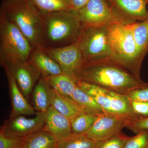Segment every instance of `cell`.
<instances>
[{"mask_svg": "<svg viewBox=\"0 0 148 148\" xmlns=\"http://www.w3.org/2000/svg\"><path fill=\"white\" fill-rule=\"evenodd\" d=\"M29 60L39 71L42 77L63 73L59 65L46 53L43 48L33 49Z\"/></svg>", "mask_w": 148, "mask_h": 148, "instance_id": "cell-16", "label": "cell"}, {"mask_svg": "<svg viewBox=\"0 0 148 148\" xmlns=\"http://www.w3.org/2000/svg\"><path fill=\"white\" fill-rule=\"evenodd\" d=\"M74 77L77 81L126 95L132 90L148 86V83L136 77L110 57L83 63Z\"/></svg>", "mask_w": 148, "mask_h": 148, "instance_id": "cell-1", "label": "cell"}, {"mask_svg": "<svg viewBox=\"0 0 148 148\" xmlns=\"http://www.w3.org/2000/svg\"><path fill=\"white\" fill-rule=\"evenodd\" d=\"M83 28L114 24H132L116 12L107 0H90L75 12Z\"/></svg>", "mask_w": 148, "mask_h": 148, "instance_id": "cell-8", "label": "cell"}, {"mask_svg": "<svg viewBox=\"0 0 148 148\" xmlns=\"http://www.w3.org/2000/svg\"><path fill=\"white\" fill-rule=\"evenodd\" d=\"M43 49L59 65L63 73L75 79V73L83 64L82 54L76 42L63 47Z\"/></svg>", "mask_w": 148, "mask_h": 148, "instance_id": "cell-10", "label": "cell"}, {"mask_svg": "<svg viewBox=\"0 0 148 148\" xmlns=\"http://www.w3.org/2000/svg\"><path fill=\"white\" fill-rule=\"evenodd\" d=\"M127 122L118 117L105 114L98 117L91 128L85 135L95 143L110 139L121 132Z\"/></svg>", "mask_w": 148, "mask_h": 148, "instance_id": "cell-11", "label": "cell"}, {"mask_svg": "<svg viewBox=\"0 0 148 148\" xmlns=\"http://www.w3.org/2000/svg\"><path fill=\"white\" fill-rule=\"evenodd\" d=\"M123 148H148V131H142L129 137Z\"/></svg>", "mask_w": 148, "mask_h": 148, "instance_id": "cell-27", "label": "cell"}, {"mask_svg": "<svg viewBox=\"0 0 148 148\" xmlns=\"http://www.w3.org/2000/svg\"><path fill=\"white\" fill-rule=\"evenodd\" d=\"M46 112H36L34 117L24 115L10 117L5 122L1 131L12 138H24L34 132L43 129L45 123Z\"/></svg>", "mask_w": 148, "mask_h": 148, "instance_id": "cell-9", "label": "cell"}, {"mask_svg": "<svg viewBox=\"0 0 148 148\" xmlns=\"http://www.w3.org/2000/svg\"><path fill=\"white\" fill-rule=\"evenodd\" d=\"M43 130L53 135L57 140L72 132L71 120L51 106L46 112Z\"/></svg>", "mask_w": 148, "mask_h": 148, "instance_id": "cell-15", "label": "cell"}, {"mask_svg": "<svg viewBox=\"0 0 148 148\" xmlns=\"http://www.w3.org/2000/svg\"><path fill=\"white\" fill-rule=\"evenodd\" d=\"M8 80L11 100L12 112L10 117L19 115H35L36 112L33 106L29 104L18 87L13 73L9 69L5 68Z\"/></svg>", "mask_w": 148, "mask_h": 148, "instance_id": "cell-14", "label": "cell"}, {"mask_svg": "<svg viewBox=\"0 0 148 148\" xmlns=\"http://www.w3.org/2000/svg\"><path fill=\"white\" fill-rule=\"evenodd\" d=\"M33 48L15 24L0 10V63L3 68L29 61Z\"/></svg>", "mask_w": 148, "mask_h": 148, "instance_id": "cell-5", "label": "cell"}, {"mask_svg": "<svg viewBox=\"0 0 148 148\" xmlns=\"http://www.w3.org/2000/svg\"><path fill=\"white\" fill-rule=\"evenodd\" d=\"M128 138L120 132L108 140L95 143V148H123Z\"/></svg>", "mask_w": 148, "mask_h": 148, "instance_id": "cell-26", "label": "cell"}, {"mask_svg": "<svg viewBox=\"0 0 148 148\" xmlns=\"http://www.w3.org/2000/svg\"><path fill=\"white\" fill-rule=\"evenodd\" d=\"M109 26H93L83 29L76 42L82 54L83 63L111 57Z\"/></svg>", "mask_w": 148, "mask_h": 148, "instance_id": "cell-7", "label": "cell"}, {"mask_svg": "<svg viewBox=\"0 0 148 148\" xmlns=\"http://www.w3.org/2000/svg\"><path fill=\"white\" fill-rule=\"evenodd\" d=\"M0 10L18 27L33 48H43L40 38L42 15L29 0H3Z\"/></svg>", "mask_w": 148, "mask_h": 148, "instance_id": "cell-4", "label": "cell"}, {"mask_svg": "<svg viewBox=\"0 0 148 148\" xmlns=\"http://www.w3.org/2000/svg\"><path fill=\"white\" fill-rule=\"evenodd\" d=\"M111 58L140 78L144 58L140 54L128 24H114L108 27Z\"/></svg>", "mask_w": 148, "mask_h": 148, "instance_id": "cell-3", "label": "cell"}, {"mask_svg": "<svg viewBox=\"0 0 148 148\" xmlns=\"http://www.w3.org/2000/svg\"><path fill=\"white\" fill-rule=\"evenodd\" d=\"M56 137L43 129L24 138L23 148H57Z\"/></svg>", "mask_w": 148, "mask_h": 148, "instance_id": "cell-20", "label": "cell"}, {"mask_svg": "<svg viewBox=\"0 0 148 148\" xmlns=\"http://www.w3.org/2000/svg\"><path fill=\"white\" fill-rule=\"evenodd\" d=\"M5 68L11 71L21 92L29 100L35 85L42 77L39 71L29 60Z\"/></svg>", "mask_w": 148, "mask_h": 148, "instance_id": "cell-12", "label": "cell"}, {"mask_svg": "<svg viewBox=\"0 0 148 148\" xmlns=\"http://www.w3.org/2000/svg\"><path fill=\"white\" fill-rule=\"evenodd\" d=\"M43 77L52 90L72 99L77 86V80L75 78L64 73Z\"/></svg>", "mask_w": 148, "mask_h": 148, "instance_id": "cell-18", "label": "cell"}, {"mask_svg": "<svg viewBox=\"0 0 148 148\" xmlns=\"http://www.w3.org/2000/svg\"><path fill=\"white\" fill-rule=\"evenodd\" d=\"M140 54L145 58L148 52V19L128 24Z\"/></svg>", "mask_w": 148, "mask_h": 148, "instance_id": "cell-22", "label": "cell"}, {"mask_svg": "<svg viewBox=\"0 0 148 148\" xmlns=\"http://www.w3.org/2000/svg\"><path fill=\"white\" fill-rule=\"evenodd\" d=\"M77 84L92 97L106 113L120 118L127 123L143 118L133 111L127 95L80 81H77Z\"/></svg>", "mask_w": 148, "mask_h": 148, "instance_id": "cell-6", "label": "cell"}, {"mask_svg": "<svg viewBox=\"0 0 148 148\" xmlns=\"http://www.w3.org/2000/svg\"><path fill=\"white\" fill-rule=\"evenodd\" d=\"M90 0H70L73 10L76 12L85 5Z\"/></svg>", "mask_w": 148, "mask_h": 148, "instance_id": "cell-32", "label": "cell"}, {"mask_svg": "<svg viewBox=\"0 0 148 148\" xmlns=\"http://www.w3.org/2000/svg\"><path fill=\"white\" fill-rule=\"evenodd\" d=\"M41 14L59 11H72L70 0H29Z\"/></svg>", "mask_w": 148, "mask_h": 148, "instance_id": "cell-23", "label": "cell"}, {"mask_svg": "<svg viewBox=\"0 0 148 148\" xmlns=\"http://www.w3.org/2000/svg\"><path fill=\"white\" fill-rule=\"evenodd\" d=\"M40 38L43 47L58 48L75 42L83 29L75 12L42 14Z\"/></svg>", "mask_w": 148, "mask_h": 148, "instance_id": "cell-2", "label": "cell"}, {"mask_svg": "<svg viewBox=\"0 0 148 148\" xmlns=\"http://www.w3.org/2000/svg\"><path fill=\"white\" fill-rule=\"evenodd\" d=\"M134 112L140 116H148V103H140L130 102Z\"/></svg>", "mask_w": 148, "mask_h": 148, "instance_id": "cell-31", "label": "cell"}, {"mask_svg": "<svg viewBox=\"0 0 148 148\" xmlns=\"http://www.w3.org/2000/svg\"><path fill=\"white\" fill-rule=\"evenodd\" d=\"M135 133L144 131H148V116L130 122L126 126Z\"/></svg>", "mask_w": 148, "mask_h": 148, "instance_id": "cell-30", "label": "cell"}, {"mask_svg": "<svg viewBox=\"0 0 148 148\" xmlns=\"http://www.w3.org/2000/svg\"><path fill=\"white\" fill-rule=\"evenodd\" d=\"M24 138H12L0 131V148H23Z\"/></svg>", "mask_w": 148, "mask_h": 148, "instance_id": "cell-28", "label": "cell"}, {"mask_svg": "<svg viewBox=\"0 0 148 148\" xmlns=\"http://www.w3.org/2000/svg\"><path fill=\"white\" fill-rule=\"evenodd\" d=\"M99 116L86 113L79 114L71 120L72 132L85 134L91 128Z\"/></svg>", "mask_w": 148, "mask_h": 148, "instance_id": "cell-25", "label": "cell"}, {"mask_svg": "<svg viewBox=\"0 0 148 148\" xmlns=\"http://www.w3.org/2000/svg\"><path fill=\"white\" fill-rule=\"evenodd\" d=\"M57 148H95V143L85 134L72 132L57 140Z\"/></svg>", "mask_w": 148, "mask_h": 148, "instance_id": "cell-24", "label": "cell"}, {"mask_svg": "<svg viewBox=\"0 0 148 148\" xmlns=\"http://www.w3.org/2000/svg\"><path fill=\"white\" fill-rule=\"evenodd\" d=\"M33 107L37 112H46L51 106L50 87L43 77L37 83L32 92Z\"/></svg>", "mask_w": 148, "mask_h": 148, "instance_id": "cell-19", "label": "cell"}, {"mask_svg": "<svg viewBox=\"0 0 148 148\" xmlns=\"http://www.w3.org/2000/svg\"><path fill=\"white\" fill-rule=\"evenodd\" d=\"M50 91L51 106L70 120L79 114L86 113L71 98L59 94L50 88Z\"/></svg>", "mask_w": 148, "mask_h": 148, "instance_id": "cell-17", "label": "cell"}, {"mask_svg": "<svg viewBox=\"0 0 148 148\" xmlns=\"http://www.w3.org/2000/svg\"><path fill=\"white\" fill-rule=\"evenodd\" d=\"M110 5L132 23L148 19V0H107Z\"/></svg>", "mask_w": 148, "mask_h": 148, "instance_id": "cell-13", "label": "cell"}, {"mask_svg": "<svg viewBox=\"0 0 148 148\" xmlns=\"http://www.w3.org/2000/svg\"><path fill=\"white\" fill-rule=\"evenodd\" d=\"M126 95L130 102L148 103V86L132 90Z\"/></svg>", "mask_w": 148, "mask_h": 148, "instance_id": "cell-29", "label": "cell"}, {"mask_svg": "<svg viewBox=\"0 0 148 148\" xmlns=\"http://www.w3.org/2000/svg\"><path fill=\"white\" fill-rule=\"evenodd\" d=\"M72 99L76 102L86 113L100 116L106 114L101 107L86 92L77 86Z\"/></svg>", "mask_w": 148, "mask_h": 148, "instance_id": "cell-21", "label": "cell"}]
</instances>
